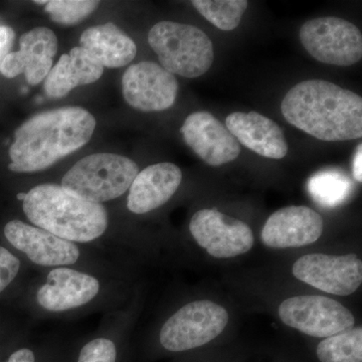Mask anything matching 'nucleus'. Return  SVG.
<instances>
[{
    "instance_id": "f257e3e1",
    "label": "nucleus",
    "mask_w": 362,
    "mask_h": 362,
    "mask_svg": "<svg viewBox=\"0 0 362 362\" xmlns=\"http://www.w3.org/2000/svg\"><path fill=\"white\" fill-rule=\"evenodd\" d=\"M286 120L322 141H346L362 136V99L356 93L323 80L295 85L281 104Z\"/></svg>"
},
{
    "instance_id": "f03ea898",
    "label": "nucleus",
    "mask_w": 362,
    "mask_h": 362,
    "mask_svg": "<svg viewBox=\"0 0 362 362\" xmlns=\"http://www.w3.org/2000/svg\"><path fill=\"white\" fill-rule=\"evenodd\" d=\"M95 128L94 116L80 107L37 114L16 131V139L9 149V170H44L87 144Z\"/></svg>"
},
{
    "instance_id": "7ed1b4c3",
    "label": "nucleus",
    "mask_w": 362,
    "mask_h": 362,
    "mask_svg": "<svg viewBox=\"0 0 362 362\" xmlns=\"http://www.w3.org/2000/svg\"><path fill=\"white\" fill-rule=\"evenodd\" d=\"M23 202L33 225L69 242H90L108 228V214L101 204L86 201L62 185H37Z\"/></svg>"
},
{
    "instance_id": "20e7f679",
    "label": "nucleus",
    "mask_w": 362,
    "mask_h": 362,
    "mask_svg": "<svg viewBox=\"0 0 362 362\" xmlns=\"http://www.w3.org/2000/svg\"><path fill=\"white\" fill-rule=\"evenodd\" d=\"M148 42L162 68L173 75L201 77L213 65V42L197 26L160 21L150 30Z\"/></svg>"
},
{
    "instance_id": "39448f33",
    "label": "nucleus",
    "mask_w": 362,
    "mask_h": 362,
    "mask_svg": "<svg viewBox=\"0 0 362 362\" xmlns=\"http://www.w3.org/2000/svg\"><path fill=\"white\" fill-rule=\"evenodd\" d=\"M138 173L137 164L127 157L93 154L78 160L64 175L62 187L86 201L101 204L125 194Z\"/></svg>"
},
{
    "instance_id": "423d86ee",
    "label": "nucleus",
    "mask_w": 362,
    "mask_h": 362,
    "mask_svg": "<svg viewBox=\"0 0 362 362\" xmlns=\"http://www.w3.org/2000/svg\"><path fill=\"white\" fill-rule=\"evenodd\" d=\"M228 322V313L221 305L201 300L188 303L164 323L160 343L169 351H187L211 342Z\"/></svg>"
},
{
    "instance_id": "0eeeda50",
    "label": "nucleus",
    "mask_w": 362,
    "mask_h": 362,
    "mask_svg": "<svg viewBox=\"0 0 362 362\" xmlns=\"http://www.w3.org/2000/svg\"><path fill=\"white\" fill-rule=\"evenodd\" d=\"M304 49L320 63L354 66L362 58L361 30L349 21L319 18L306 21L300 30Z\"/></svg>"
},
{
    "instance_id": "6e6552de",
    "label": "nucleus",
    "mask_w": 362,
    "mask_h": 362,
    "mask_svg": "<svg viewBox=\"0 0 362 362\" xmlns=\"http://www.w3.org/2000/svg\"><path fill=\"white\" fill-rule=\"evenodd\" d=\"M281 320L312 337H329L354 327L356 319L339 302L318 295H301L279 307Z\"/></svg>"
},
{
    "instance_id": "1a4fd4ad",
    "label": "nucleus",
    "mask_w": 362,
    "mask_h": 362,
    "mask_svg": "<svg viewBox=\"0 0 362 362\" xmlns=\"http://www.w3.org/2000/svg\"><path fill=\"white\" fill-rule=\"evenodd\" d=\"M189 230L195 242L214 258H233L246 254L254 246V235L246 223L216 209L195 213Z\"/></svg>"
},
{
    "instance_id": "9d476101",
    "label": "nucleus",
    "mask_w": 362,
    "mask_h": 362,
    "mask_svg": "<svg viewBox=\"0 0 362 362\" xmlns=\"http://www.w3.org/2000/svg\"><path fill=\"white\" fill-rule=\"evenodd\" d=\"M293 275L321 291L347 296L361 285L362 263L356 254L305 255L293 265Z\"/></svg>"
},
{
    "instance_id": "9b49d317",
    "label": "nucleus",
    "mask_w": 362,
    "mask_h": 362,
    "mask_svg": "<svg viewBox=\"0 0 362 362\" xmlns=\"http://www.w3.org/2000/svg\"><path fill=\"white\" fill-rule=\"evenodd\" d=\"M178 88L175 75L153 62L135 64L122 77L126 102L142 112L168 110L175 104Z\"/></svg>"
},
{
    "instance_id": "f8f14e48",
    "label": "nucleus",
    "mask_w": 362,
    "mask_h": 362,
    "mask_svg": "<svg viewBox=\"0 0 362 362\" xmlns=\"http://www.w3.org/2000/svg\"><path fill=\"white\" fill-rule=\"evenodd\" d=\"M185 143L209 165H223L237 159L240 145L213 114L197 111L185 119L180 129Z\"/></svg>"
},
{
    "instance_id": "ddd939ff",
    "label": "nucleus",
    "mask_w": 362,
    "mask_h": 362,
    "mask_svg": "<svg viewBox=\"0 0 362 362\" xmlns=\"http://www.w3.org/2000/svg\"><path fill=\"white\" fill-rule=\"evenodd\" d=\"M324 221L308 206H287L275 211L262 228L261 240L273 249L313 244L322 235Z\"/></svg>"
},
{
    "instance_id": "4468645a",
    "label": "nucleus",
    "mask_w": 362,
    "mask_h": 362,
    "mask_svg": "<svg viewBox=\"0 0 362 362\" xmlns=\"http://www.w3.org/2000/svg\"><path fill=\"white\" fill-rule=\"evenodd\" d=\"M21 49L9 52L0 66L6 78L25 74L30 85H37L49 75L52 59L58 52V39L47 28H37L21 35Z\"/></svg>"
},
{
    "instance_id": "2eb2a0df",
    "label": "nucleus",
    "mask_w": 362,
    "mask_h": 362,
    "mask_svg": "<svg viewBox=\"0 0 362 362\" xmlns=\"http://www.w3.org/2000/svg\"><path fill=\"white\" fill-rule=\"evenodd\" d=\"M4 235L16 249L25 252L37 265H73L80 258V250L74 243L21 221H9Z\"/></svg>"
},
{
    "instance_id": "dca6fc26",
    "label": "nucleus",
    "mask_w": 362,
    "mask_h": 362,
    "mask_svg": "<svg viewBox=\"0 0 362 362\" xmlns=\"http://www.w3.org/2000/svg\"><path fill=\"white\" fill-rule=\"evenodd\" d=\"M100 291L96 278L68 268L54 269L37 291V302L45 310L62 312L89 303Z\"/></svg>"
},
{
    "instance_id": "f3484780",
    "label": "nucleus",
    "mask_w": 362,
    "mask_h": 362,
    "mask_svg": "<svg viewBox=\"0 0 362 362\" xmlns=\"http://www.w3.org/2000/svg\"><path fill=\"white\" fill-rule=\"evenodd\" d=\"M226 127L240 144L259 156L271 159H282L287 156L284 133L268 117L254 111L235 112L226 117Z\"/></svg>"
},
{
    "instance_id": "a211bd4d",
    "label": "nucleus",
    "mask_w": 362,
    "mask_h": 362,
    "mask_svg": "<svg viewBox=\"0 0 362 362\" xmlns=\"http://www.w3.org/2000/svg\"><path fill=\"white\" fill-rule=\"evenodd\" d=\"M182 180L180 168L163 162L143 169L129 188L127 206L132 213H149L166 204L175 194Z\"/></svg>"
},
{
    "instance_id": "6ab92c4d",
    "label": "nucleus",
    "mask_w": 362,
    "mask_h": 362,
    "mask_svg": "<svg viewBox=\"0 0 362 362\" xmlns=\"http://www.w3.org/2000/svg\"><path fill=\"white\" fill-rule=\"evenodd\" d=\"M80 45L103 68L127 66L137 54L135 42L113 23L88 28L81 37Z\"/></svg>"
},
{
    "instance_id": "aec40b11",
    "label": "nucleus",
    "mask_w": 362,
    "mask_h": 362,
    "mask_svg": "<svg viewBox=\"0 0 362 362\" xmlns=\"http://www.w3.org/2000/svg\"><path fill=\"white\" fill-rule=\"evenodd\" d=\"M104 68L90 58L85 49L76 47L63 54L45 78L47 96L62 98L78 86L92 84L103 75Z\"/></svg>"
},
{
    "instance_id": "412c9836",
    "label": "nucleus",
    "mask_w": 362,
    "mask_h": 362,
    "mask_svg": "<svg viewBox=\"0 0 362 362\" xmlns=\"http://www.w3.org/2000/svg\"><path fill=\"white\" fill-rule=\"evenodd\" d=\"M308 189L317 204L334 207L349 199L354 183L349 176L340 171L324 170L312 176L308 181Z\"/></svg>"
},
{
    "instance_id": "4be33fe9",
    "label": "nucleus",
    "mask_w": 362,
    "mask_h": 362,
    "mask_svg": "<svg viewBox=\"0 0 362 362\" xmlns=\"http://www.w3.org/2000/svg\"><path fill=\"white\" fill-rule=\"evenodd\" d=\"M321 362H362V328H350L326 337L317 347Z\"/></svg>"
},
{
    "instance_id": "5701e85b",
    "label": "nucleus",
    "mask_w": 362,
    "mask_h": 362,
    "mask_svg": "<svg viewBox=\"0 0 362 362\" xmlns=\"http://www.w3.org/2000/svg\"><path fill=\"white\" fill-rule=\"evenodd\" d=\"M192 4L206 20L225 32L239 26L249 6L247 0H194Z\"/></svg>"
},
{
    "instance_id": "b1692460",
    "label": "nucleus",
    "mask_w": 362,
    "mask_h": 362,
    "mask_svg": "<svg viewBox=\"0 0 362 362\" xmlns=\"http://www.w3.org/2000/svg\"><path fill=\"white\" fill-rule=\"evenodd\" d=\"M99 6L90 0H52L45 4V11L52 20L61 25H71L89 16Z\"/></svg>"
},
{
    "instance_id": "393cba45",
    "label": "nucleus",
    "mask_w": 362,
    "mask_h": 362,
    "mask_svg": "<svg viewBox=\"0 0 362 362\" xmlns=\"http://www.w3.org/2000/svg\"><path fill=\"white\" fill-rule=\"evenodd\" d=\"M116 346L107 338H97L81 350L78 362H115Z\"/></svg>"
},
{
    "instance_id": "a878e982",
    "label": "nucleus",
    "mask_w": 362,
    "mask_h": 362,
    "mask_svg": "<svg viewBox=\"0 0 362 362\" xmlns=\"http://www.w3.org/2000/svg\"><path fill=\"white\" fill-rule=\"evenodd\" d=\"M20 268V259L8 250L0 247V293L13 282Z\"/></svg>"
},
{
    "instance_id": "bb28decb",
    "label": "nucleus",
    "mask_w": 362,
    "mask_h": 362,
    "mask_svg": "<svg viewBox=\"0 0 362 362\" xmlns=\"http://www.w3.org/2000/svg\"><path fill=\"white\" fill-rule=\"evenodd\" d=\"M14 32L8 26H0V66L9 54L14 42Z\"/></svg>"
},
{
    "instance_id": "cd10ccee",
    "label": "nucleus",
    "mask_w": 362,
    "mask_h": 362,
    "mask_svg": "<svg viewBox=\"0 0 362 362\" xmlns=\"http://www.w3.org/2000/svg\"><path fill=\"white\" fill-rule=\"evenodd\" d=\"M352 175L357 182L361 183L362 181V146L358 145L354 156V163H352Z\"/></svg>"
},
{
    "instance_id": "c85d7f7f",
    "label": "nucleus",
    "mask_w": 362,
    "mask_h": 362,
    "mask_svg": "<svg viewBox=\"0 0 362 362\" xmlns=\"http://www.w3.org/2000/svg\"><path fill=\"white\" fill-rule=\"evenodd\" d=\"M7 362H35L32 350L23 349L14 352Z\"/></svg>"
},
{
    "instance_id": "c756f323",
    "label": "nucleus",
    "mask_w": 362,
    "mask_h": 362,
    "mask_svg": "<svg viewBox=\"0 0 362 362\" xmlns=\"http://www.w3.org/2000/svg\"><path fill=\"white\" fill-rule=\"evenodd\" d=\"M26 194H18V199H20V201H25Z\"/></svg>"
}]
</instances>
